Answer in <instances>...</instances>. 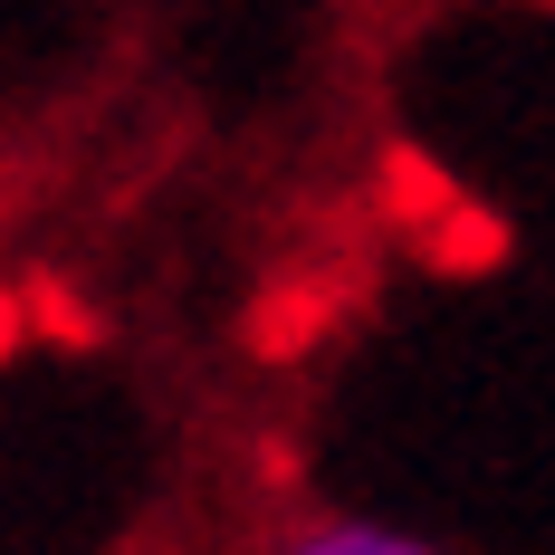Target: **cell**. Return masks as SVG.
Listing matches in <instances>:
<instances>
[{"instance_id": "obj_1", "label": "cell", "mask_w": 555, "mask_h": 555, "mask_svg": "<svg viewBox=\"0 0 555 555\" xmlns=\"http://www.w3.org/2000/svg\"><path fill=\"white\" fill-rule=\"evenodd\" d=\"M422 259L441 278H489L507 259V221L489 211V202H460V211H441V221L422 230Z\"/></svg>"}, {"instance_id": "obj_2", "label": "cell", "mask_w": 555, "mask_h": 555, "mask_svg": "<svg viewBox=\"0 0 555 555\" xmlns=\"http://www.w3.org/2000/svg\"><path fill=\"white\" fill-rule=\"evenodd\" d=\"M460 202H469V192H460V182H450L422 144H392V154H384V211H392V221L431 230L441 211H460Z\"/></svg>"}, {"instance_id": "obj_3", "label": "cell", "mask_w": 555, "mask_h": 555, "mask_svg": "<svg viewBox=\"0 0 555 555\" xmlns=\"http://www.w3.org/2000/svg\"><path fill=\"white\" fill-rule=\"evenodd\" d=\"M278 555H441V546H422L402 527H374V517H307Z\"/></svg>"}, {"instance_id": "obj_4", "label": "cell", "mask_w": 555, "mask_h": 555, "mask_svg": "<svg viewBox=\"0 0 555 555\" xmlns=\"http://www.w3.org/2000/svg\"><path fill=\"white\" fill-rule=\"evenodd\" d=\"M29 326L57 335V345H96V335H106L87 307H77V297H67V287H57V278H39V287H29Z\"/></svg>"}, {"instance_id": "obj_5", "label": "cell", "mask_w": 555, "mask_h": 555, "mask_svg": "<svg viewBox=\"0 0 555 555\" xmlns=\"http://www.w3.org/2000/svg\"><path fill=\"white\" fill-rule=\"evenodd\" d=\"M317 335V297H278V307H259V354H297Z\"/></svg>"}, {"instance_id": "obj_6", "label": "cell", "mask_w": 555, "mask_h": 555, "mask_svg": "<svg viewBox=\"0 0 555 555\" xmlns=\"http://www.w3.org/2000/svg\"><path fill=\"white\" fill-rule=\"evenodd\" d=\"M20 345H29V297H20V287H0V364H10Z\"/></svg>"}, {"instance_id": "obj_7", "label": "cell", "mask_w": 555, "mask_h": 555, "mask_svg": "<svg viewBox=\"0 0 555 555\" xmlns=\"http://www.w3.org/2000/svg\"><path fill=\"white\" fill-rule=\"evenodd\" d=\"M546 10H555V0H546Z\"/></svg>"}]
</instances>
